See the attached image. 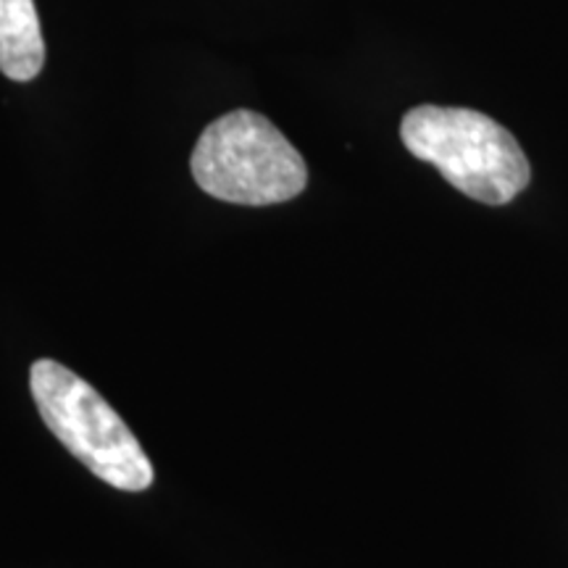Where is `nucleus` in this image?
Returning <instances> with one entry per match:
<instances>
[{"instance_id":"f257e3e1","label":"nucleus","mask_w":568,"mask_h":568,"mask_svg":"<svg viewBox=\"0 0 568 568\" xmlns=\"http://www.w3.org/2000/svg\"><path fill=\"white\" fill-rule=\"evenodd\" d=\"M403 145L432 163L453 187L487 205H506L529 184L531 169L506 126L471 109L416 105L403 116Z\"/></svg>"},{"instance_id":"f03ea898","label":"nucleus","mask_w":568,"mask_h":568,"mask_svg":"<svg viewBox=\"0 0 568 568\" xmlns=\"http://www.w3.org/2000/svg\"><path fill=\"white\" fill-rule=\"evenodd\" d=\"M30 389L48 429L105 485L142 493L155 471L124 418L109 400L59 361L40 358L30 368Z\"/></svg>"},{"instance_id":"7ed1b4c3","label":"nucleus","mask_w":568,"mask_h":568,"mask_svg":"<svg viewBox=\"0 0 568 568\" xmlns=\"http://www.w3.org/2000/svg\"><path fill=\"white\" fill-rule=\"evenodd\" d=\"M190 169L203 193L237 205H276L308 184V166L266 116L232 111L205 126Z\"/></svg>"},{"instance_id":"20e7f679","label":"nucleus","mask_w":568,"mask_h":568,"mask_svg":"<svg viewBox=\"0 0 568 568\" xmlns=\"http://www.w3.org/2000/svg\"><path fill=\"white\" fill-rule=\"evenodd\" d=\"M45 63L34 0H0V71L13 82H30Z\"/></svg>"}]
</instances>
